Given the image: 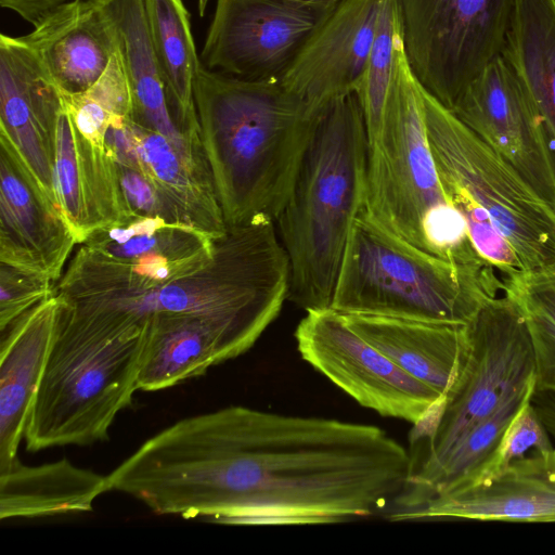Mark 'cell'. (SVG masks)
<instances>
[{
    "instance_id": "6da1fadb",
    "label": "cell",
    "mask_w": 555,
    "mask_h": 555,
    "mask_svg": "<svg viewBox=\"0 0 555 555\" xmlns=\"http://www.w3.org/2000/svg\"><path fill=\"white\" fill-rule=\"evenodd\" d=\"M409 472L408 449L377 426L231 405L159 431L115 478L157 515L293 526L387 512Z\"/></svg>"
},
{
    "instance_id": "836d02e7",
    "label": "cell",
    "mask_w": 555,
    "mask_h": 555,
    "mask_svg": "<svg viewBox=\"0 0 555 555\" xmlns=\"http://www.w3.org/2000/svg\"><path fill=\"white\" fill-rule=\"evenodd\" d=\"M209 2L210 0H197V11L199 16L203 17L206 14Z\"/></svg>"
},
{
    "instance_id": "4316f807",
    "label": "cell",
    "mask_w": 555,
    "mask_h": 555,
    "mask_svg": "<svg viewBox=\"0 0 555 555\" xmlns=\"http://www.w3.org/2000/svg\"><path fill=\"white\" fill-rule=\"evenodd\" d=\"M504 294L517 305L533 356L535 391L555 392V268L519 271L503 279Z\"/></svg>"
},
{
    "instance_id": "cb8c5ba5",
    "label": "cell",
    "mask_w": 555,
    "mask_h": 555,
    "mask_svg": "<svg viewBox=\"0 0 555 555\" xmlns=\"http://www.w3.org/2000/svg\"><path fill=\"white\" fill-rule=\"evenodd\" d=\"M108 491L107 477L66 459L27 466L16 459L0 472V518H33L91 512Z\"/></svg>"
},
{
    "instance_id": "7a4b0ae2",
    "label": "cell",
    "mask_w": 555,
    "mask_h": 555,
    "mask_svg": "<svg viewBox=\"0 0 555 555\" xmlns=\"http://www.w3.org/2000/svg\"><path fill=\"white\" fill-rule=\"evenodd\" d=\"M194 100L227 227L275 222L320 114L311 113L281 79H243L203 64Z\"/></svg>"
},
{
    "instance_id": "3957f363",
    "label": "cell",
    "mask_w": 555,
    "mask_h": 555,
    "mask_svg": "<svg viewBox=\"0 0 555 555\" xmlns=\"http://www.w3.org/2000/svg\"><path fill=\"white\" fill-rule=\"evenodd\" d=\"M367 154L358 94L326 105L275 221L289 263L287 299L306 312L331 308L346 245L364 208Z\"/></svg>"
},
{
    "instance_id": "f546056e",
    "label": "cell",
    "mask_w": 555,
    "mask_h": 555,
    "mask_svg": "<svg viewBox=\"0 0 555 555\" xmlns=\"http://www.w3.org/2000/svg\"><path fill=\"white\" fill-rule=\"evenodd\" d=\"M553 448L551 436L530 399L515 415L494 450L452 491L485 483L503 473L515 460L532 451Z\"/></svg>"
},
{
    "instance_id": "8992f818",
    "label": "cell",
    "mask_w": 555,
    "mask_h": 555,
    "mask_svg": "<svg viewBox=\"0 0 555 555\" xmlns=\"http://www.w3.org/2000/svg\"><path fill=\"white\" fill-rule=\"evenodd\" d=\"M364 209L414 246L455 262L483 259L461 214L449 203L429 144L423 87L404 46L382 126L369 143Z\"/></svg>"
},
{
    "instance_id": "ffe728a7",
    "label": "cell",
    "mask_w": 555,
    "mask_h": 555,
    "mask_svg": "<svg viewBox=\"0 0 555 555\" xmlns=\"http://www.w3.org/2000/svg\"><path fill=\"white\" fill-rule=\"evenodd\" d=\"M54 293L1 331L0 472L17 459L52 344L60 308Z\"/></svg>"
},
{
    "instance_id": "4fadbf2b",
    "label": "cell",
    "mask_w": 555,
    "mask_h": 555,
    "mask_svg": "<svg viewBox=\"0 0 555 555\" xmlns=\"http://www.w3.org/2000/svg\"><path fill=\"white\" fill-rule=\"evenodd\" d=\"M327 14L293 0H216L202 64L243 79H281Z\"/></svg>"
},
{
    "instance_id": "5b68a950",
    "label": "cell",
    "mask_w": 555,
    "mask_h": 555,
    "mask_svg": "<svg viewBox=\"0 0 555 555\" xmlns=\"http://www.w3.org/2000/svg\"><path fill=\"white\" fill-rule=\"evenodd\" d=\"M429 144L449 203L478 254L506 275L555 268V210L423 88Z\"/></svg>"
},
{
    "instance_id": "277c9868",
    "label": "cell",
    "mask_w": 555,
    "mask_h": 555,
    "mask_svg": "<svg viewBox=\"0 0 555 555\" xmlns=\"http://www.w3.org/2000/svg\"><path fill=\"white\" fill-rule=\"evenodd\" d=\"M60 300L24 434L31 452L106 440L115 417L139 390L145 323Z\"/></svg>"
},
{
    "instance_id": "9a60e30c",
    "label": "cell",
    "mask_w": 555,
    "mask_h": 555,
    "mask_svg": "<svg viewBox=\"0 0 555 555\" xmlns=\"http://www.w3.org/2000/svg\"><path fill=\"white\" fill-rule=\"evenodd\" d=\"M62 94L23 36L0 35V138L57 207L55 129Z\"/></svg>"
},
{
    "instance_id": "e0dca14e",
    "label": "cell",
    "mask_w": 555,
    "mask_h": 555,
    "mask_svg": "<svg viewBox=\"0 0 555 555\" xmlns=\"http://www.w3.org/2000/svg\"><path fill=\"white\" fill-rule=\"evenodd\" d=\"M78 241L7 140L0 138V262L55 284Z\"/></svg>"
},
{
    "instance_id": "7c38bea8",
    "label": "cell",
    "mask_w": 555,
    "mask_h": 555,
    "mask_svg": "<svg viewBox=\"0 0 555 555\" xmlns=\"http://www.w3.org/2000/svg\"><path fill=\"white\" fill-rule=\"evenodd\" d=\"M555 210V156L542 118L516 73L493 57L452 109Z\"/></svg>"
},
{
    "instance_id": "7402d4cb",
    "label": "cell",
    "mask_w": 555,
    "mask_h": 555,
    "mask_svg": "<svg viewBox=\"0 0 555 555\" xmlns=\"http://www.w3.org/2000/svg\"><path fill=\"white\" fill-rule=\"evenodd\" d=\"M120 51L132 93V119L152 129L195 164L209 168L199 132H188L175 120L152 44L143 0H109Z\"/></svg>"
},
{
    "instance_id": "d6986e66",
    "label": "cell",
    "mask_w": 555,
    "mask_h": 555,
    "mask_svg": "<svg viewBox=\"0 0 555 555\" xmlns=\"http://www.w3.org/2000/svg\"><path fill=\"white\" fill-rule=\"evenodd\" d=\"M446 518L555 521V448L515 460L485 483L437 495L401 521Z\"/></svg>"
},
{
    "instance_id": "d6a6232c",
    "label": "cell",
    "mask_w": 555,
    "mask_h": 555,
    "mask_svg": "<svg viewBox=\"0 0 555 555\" xmlns=\"http://www.w3.org/2000/svg\"><path fill=\"white\" fill-rule=\"evenodd\" d=\"M322 13H330L343 0H293Z\"/></svg>"
},
{
    "instance_id": "8fae6325",
    "label": "cell",
    "mask_w": 555,
    "mask_h": 555,
    "mask_svg": "<svg viewBox=\"0 0 555 555\" xmlns=\"http://www.w3.org/2000/svg\"><path fill=\"white\" fill-rule=\"evenodd\" d=\"M295 339L307 363L382 416L418 426L444 399L363 338L332 308L307 311Z\"/></svg>"
},
{
    "instance_id": "484cf974",
    "label": "cell",
    "mask_w": 555,
    "mask_h": 555,
    "mask_svg": "<svg viewBox=\"0 0 555 555\" xmlns=\"http://www.w3.org/2000/svg\"><path fill=\"white\" fill-rule=\"evenodd\" d=\"M150 36L176 122L199 132L194 83L202 66L183 0H143Z\"/></svg>"
},
{
    "instance_id": "1f68e13d",
    "label": "cell",
    "mask_w": 555,
    "mask_h": 555,
    "mask_svg": "<svg viewBox=\"0 0 555 555\" xmlns=\"http://www.w3.org/2000/svg\"><path fill=\"white\" fill-rule=\"evenodd\" d=\"M69 1L73 0H0V5L34 27L50 12Z\"/></svg>"
},
{
    "instance_id": "52a82bcc",
    "label": "cell",
    "mask_w": 555,
    "mask_h": 555,
    "mask_svg": "<svg viewBox=\"0 0 555 555\" xmlns=\"http://www.w3.org/2000/svg\"><path fill=\"white\" fill-rule=\"evenodd\" d=\"M503 289L489 261L462 263L427 253L363 208L346 245L331 308L343 314L467 324Z\"/></svg>"
},
{
    "instance_id": "44dd1931",
    "label": "cell",
    "mask_w": 555,
    "mask_h": 555,
    "mask_svg": "<svg viewBox=\"0 0 555 555\" xmlns=\"http://www.w3.org/2000/svg\"><path fill=\"white\" fill-rule=\"evenodd\" d=\"M343 315L363 338L443 398L466 361L469 350L466 323Z\"/></svg>"
},
{
    "instance_id": "4dcf8cb0",
    "label": "cell",
    "mask_w": 555,
    "mask_h": 555,
    "mask_svg": "<svg viewBox=\"0 0 555 555\" xmlns=\"http://www.w3.org/2000/svg\"><path fill=\"white\" fill-rule=\"evenodd\" d=\"M55 293V283L39 273L0 262V330Z\"/></svg>"
},
{
    "instance_id": "83f0119b",
    "label": "cell",
    "mask_w": 555,
    "mask_h": 555,
    "mask_svg": "<svg viewBox=\"0 0 555 555\" xmlns=\"http://www.w3.org/2000/svg\"><path fill=\"white\" fill-rule=\"evenodd\" d=\"M403 46L397 0H379L375 37L365 74L357 92L363 111L369 143L379 132L397 56Z\"/></svg>"
},
{
    "instance_id": "603a6c76",
    "label": "cell",
    "mask_w": 555,
    "mask_h": 555,
    "mask_svg": "<svg viewBox=\"0 0 555 555\" xmlns=\"http://www.w3.org/2000/svg\"><path fill=\"white\" fill-rule=\"evenodd\" d=\"M139 164L167 203L177 221L215 238L227 223L208 168L195 164L165 137L133 120Z\"/></svg>"
},
{
    "instance_id": "30bf717a",
    "label": "cell",
    "mask_w": 555,
    "mask_h": 555,
    "mask_svg": "<svg viewBox=\"0 0 555 555\" xmlns=\"http://www.w3.org/2000/svg\"><path fill=\"white\" fill-rule=\"evenodd\" d=\"M409 63L422 87L452 109L501 54L514 0H397Z\"/></svg>"
},
{
    "instance_id": "ba28073f",
    "label": "cell",
    "mask_w": 555,
    "mask_h": 555,
    "mask_svg": "<svg viewBox=\"0 0 555 555\" xmlns=\"http://www.w3.org/2000/svg\"><path fill=\"white\" fill-rule=\"evenodd\" d=\"M467 324L469 350L457 378L435 413L410 431L405 488L426 477L466 430L534 377L530 336L509 296L491 299Z\"/></svg>"
},
{
    "instance_id": "2e32d148",
    "label": "cell",
    "mask_w": 555,
    "mask_h": 555,
    "mask_svg": "<svg viewBox=\"0 0 555 555\" xmlns=\"http://www.w3.org/2000/svg\"><path fill=\"white\" fill-rule=\"evenodd\" d=\"M379 0H343L318 25L282 76L285 88L319 115L357 93L373 46Z\"/></svg>"
},
{
    "instance_id": "ac0fdd59",
    "label": "cell",
    "mask_w": 555,
    "mask_h": 555,
    "mask_svg": "<svg viewBox=\"0 0 555 555\" xmlns=\"http://www.w3.org/2000/svg\"><path fill=\"white\" fill-rule=\"evenodd\" d=\"M63 94L85 91L120 48L109 0H73L23 35Z\"/></svg>"
},
{
    "instance_id": "9c48e42d",
    "label": "cell",
    "mask_w": 555,
    "mask_h": 555,
    "mask_svg": "<svg viewBox=\"0 0 555 555\" xmlns=\"http://www.w3.org/2000/svg\"><path fill=\"white\" fill-rule=\"evenodd\" d=\"M216 240L188 223L130 216L93 230L78 244L55 292L79 297L157 288L203 269Z\"/></svg>"
},
{
    "instance_id": "5bb4252c",
    "label": "cell",
    "mask_w": 555,
    "mask_h": 555,
    "mask_svg": "<svg viewBox=\"0 0 555 555\" xmlns=\"http://www.w3.org/2000/svg\"><path fill=\"white\" fill-rule=\"evenodd\" d=\"M138 386L155 391L197 377L250 349L271 324L255 317L155 313L144 319Z\"/></svg>"
},
{
    "instance_id": "d4e9b609",
    "label": "cell",
    "mask_w": 555,
    "mask_h": 555,
    "mask_svg": "<svg viewBox=\"0 0 555 555\" xmlns=\"http://www.w3.org/2000/svg\"><path fill=\"white\" fill-rule=\"evenodd\" d=\"M501 54L534 103L555 156V0H514Z\"/></svg>"
},
{
    "instance_id": "f1b7e54d",
    "label": "cell",
    "mask_w": 555,
    "mask_h": 555,
    "mask_svg": "<svg viewBox=\"0 0 555 555\" xmlns=\"http://www.w3.org/2000/svg\"><path fill=\"white\" fill-rule=\"evenodd\" d=\"M54 188L57 208L80 244L92 231V224L76 129L64 100L55 129Z\"/></svg>"
}]
</instances>
